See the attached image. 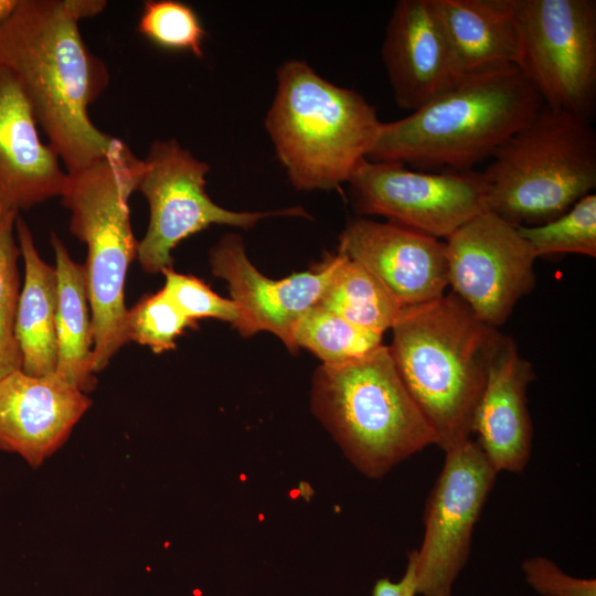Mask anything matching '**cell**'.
Masks as SVG:
<instances>
[{
    "mask_svg": "<svg viewBox=\"0 0 596 596\" xmlns=\"http://www.w3.org/2000/svg\"><path fill=\"white\" fill-rule=\"evenodd\" d=\"M106 6L104 0H20L0 26V65L20 82L39 128L67 172L123 142L88 115L108 87L110 73L85 43L78 24Z\"/></svg>",
    "mask_w": 596,
    "mask_h": 596,
    "instance_id": "cell-1",
    "label": "cell"
},
{
    "mask_svg": "<svg viewBox=\"0 0 596 596\" xmlns=\"http://www.w3.org/2000/svg\"><path fill=\"white\" fill-rule=\"evenodd\" d=\"M542 106L515 65L465 74L421 108L382 123L368 159L425 170H471L492 157Z\"/></svg>",
    "mask_w": 596,
    "mask_h": 596,
    "instance_id": "cell-2",
    "label": "cell"
},
{
    "mask_svg": "<svg viewBox=\"0 0 596 596\" xmlns=\"http://www.w3.org/2000/svg\"><path fill=\"white\" fill-rule=\"evenodd\" d=\"M389 345L400 376L444 451L472 434L490 354L501 333L454 292L404 307Z\"/></svg>",
    "mask_w": 596,
    "mask_h": 596,
    "instance_id": "cell-3",
    "label": "cell"
},
{
    "mask_svg": "<svg viewBox=\"0 0 596 596\" xmlns=\"http://www.w3.org/2000/svg\"><path fill=\"white\" fill-rule=\"evenodd\" d=\"M276 79L265 128L290 183L298 191L347 183L377 140L382 121L374 106L302 60L284 62Z\"/></svg>",
    "mask_w": 596,
    "mask_h": 596,
    "instance_id": "cell-4",
    "label": "cell"
},
{
    "mask_svg": "<svg viewBox=\"0 0 596 596\" xmlns=\"http://www.w3.org/2000/svg\"><path fill=\"white\" fill-rule=\"evenodd\" d=\"M143 170L124 141L113 152L67 172L61 195L71 212L70 231L87 245L84 264L93 337L94 372L104 370L126 344L125 280L137 258L129 198Z\"/></svg>",
    "mask_w": 596,
    "mask_h": 596,
    "instance_id": "cell-5",
    "label": "cell"
},
{
    "mask_svg": "<svg viewBox=\"0 0 596 596\" xmlns=\"http://www.w3.org/2000/svg\"><path fill=\"white\" fill-rule=\"evenodd\" d=\"M492 158L487 210L517 226L554 220L596 187L590 121L545 105Z\"/></svg>",
    "mask_w": 596,
    "mask_h": 596,
    "instance_id": "cell-6",
    "label": "cell"
},
{
    "mask_svg": "<svg viewBox=\"0 0 596 596\" xmlns=\"http://www.w3.org/2000/svg\"><path fill=\"white\" fill-rule=\"evenodd\" d=\"M313 404L349 458L370 477L437 443L389 345L344 364H322L315 375Z\"/></svg>",
    "mask_w": 596,
    "mask_h": 596,
    "instance_id": "cell-7",
    "label": "cell"
},
{
    "mask_svg": "<svg viewBox=\"0 0 596 596\" xmlns=\"http://www.w3.org/2000/svg\"><path fill=\"white\" fill-rule=\"evenodd\" d=\"M517 67L543 105L592 120L596 105V1L510 0Z\"/></svg>",
    "mask_w": 596,
    "mask_h": 596,
    "instance_id": "cell-8",
    "label": "cell"
},
{
    "mask_svg": "<svg viewBox=\"0 0 596 596\" xmlns=\"http://www.w3.org/2000/svg\"><path fill=\"white\" fill-rule=\"evenodd\" d=\"M143 160L137 191L149 204L147 232L138 242L137 259L147 273L172 267V251L179 243L211 225L252 228L270 216L309 214L301 206L276 211H232L224 209L205 191L207 162L199 160L174 138L155 140Z\"/></svg>",
    "mask_w": 596,
    "mask_h": 596,
    "instance_id": "cell-9",
    "label": "cell"
},
{
    "mask_svg": "<svg viewBox=\"0 0 596 596\" xmlns=\"http://www.w3.org/2000/svg\"><path fill=\"white\" fill-rule=\"evenodd\" d=\"M445 454L426 501L422 545L408 556L416 593L423 596H451L469 556L473 528L498 475L471 438Z\"/></svg>",
    "mask_w": 596,
    "mask_h": 596,
    "instance_id": "cell-10",
    "label": "cell"
},
{
    "mask_svg": "<svg viewBox=\"0 0 596 596\" xmlns=\"http://www.w3.org/2000/svg\"><path fill=\"white\" fill-rule=\"evenodd\" d=\"M347 183L359 214L382 215L438 240L487 210L486 178L472 170L413 171L363 159Z\"/></svg>",
    "mask_w": 596,
    "mask_h": 596,
    "instance_id": "cell-11",
    "label": "cell"
},
{
    "mask_svg": "<svg viewBox=\"0 0 596 596\" xmlns=\"http://www.w3.org/2000/svg\"><path fill=\"white\" fill-rule=\"evenodd\" d=\"M444 242L453 292L485 323L503 324L535 284L536 258L518 226L486 210Z\"/></svg>",
    "mask_w": 596,
    "mask_h": 596,
    "instance_id": "cell-12",
    "label": "cell"
},
{
    "mask_svg": "<svg viewBox=\"0 0 596 596\" xmlns=\"http://www.w3.org/2000/svg\"><path fill=\"white\" fill-rule=\"evenodd\" d=\"M209 260L212 273L228 285L240 312L238 332L244 337L259 331L274 333L295 352L296 327L318 305L334 269L336 254H327L312 270L272 279L251 262L243 240L226 234L210 249Z\"/></svg>",
    "mask_w": 596,
    "mask_h": 596,
    "instance_id": "cell-13",
    "label": "cell"
},
{
    "mask_svg": "<svg viewBox=\"0 0 596 596\" xmlns=\"http://www.w3.org/2000/svg\"><path fill=\"white\" fill-rule=\"evenodd\" d=\"M338 253L368 269L403 307L439 298L448 286L445 242L393 222L351 220Z\"/></svg>",
    "mask_w": 596,
    "mask_h": 596,
    "instance_id": "cell-14",
    "label": "cell"
},
{
    "mask_svg": "<svg viewBox=\"0 0 596 596\" xmlns=\"http://www.w3.org/2000/svg\"><path fill=\"white\" fill-rule=\"evenodd\" d=\"M91 405L86 393L56 373L34 376L17 370L0 380V449L41 467Z\"/></svg>",
    "mask_w": 596,
    "mask_h": 596,
    "instance_id": "cell-15",
    "label": "cell"
},
{
    "mask_svg": "<svg viewBox=\"0 0 596 596\" xmlns=\"http://www.w3.org/2000/svg\"><path fill=\"white\" fill-rule=\"evenodd\" d=\"M381 53L395 103L411 113L462 76L429 0L395 3Z\"/></svg>",
    "mask_w": 596,
    "mask_h": 596,
    "instance_id": "cell-16",
    "label": "cell"
},
{
    "mask_svg": "<svg viewBox=\"0 0 596 596\" xmlns=\"http://www.w3.org/2000/svg\"><path fill=\"white\" fill-rule=\"evenodd\" d=\"M533 377L531 363L513 339L501 334L472 416L476 443L498 472H521L529 461L533 432L526 389Z\"/></svg>",
    "mask_w": 596,
    "mask_h": 596,
    "instance_id": "cell-17",
    "label": "cell"
},
{
    "mask_svg": "<svg viewBox=\"0 0 596 596\" xmlns=\"http://www.w3.org/2000/svg\"><path fill=\"white\" fill-rule=\"evenodd\" d=\"M61 163L42 141L20 82L0 65V203L20 212L61 196L67 181Z\"/></svg>",
    "mask_w": 596,
    "mask_h": 596,
    "instance_id": "cell-18",
    "label": "cell"
},
{
    "mask_svg": "<svg viewBox=\"0 0 596 596\" xmlns=\"http://www.w3.org/2000/svg\"><path fill=\"white\" fill-rule=\"evenodd\" d=\"M461 75L517 65L519 41L510 0H429Z\"/></svg>",
    "mask_w": 596,
    "mask_h": 596,
    "instance_id": "cell-19",
    "label": "cell"
},
{
    "mask_svg": "<svg viewBox=\"0 0 596 596\" xmlns=\"http://www.w3.org/2000/svg\"><path fill=\"white\" fill-rule=\"evenodd\" d=\"M15 234L24 263L15 336L21 351V370L34 376L54 373L57 363L55 268L40 256L28 224L18 216Z\"/></svg>",
    "mask_w": 596,
    "mask_h": 596,
    "instance_id": "cell-20",
    "label": "cell"
},
{
    "mask_svg": "<svg viewBox=\"0 0 596 596\" xmlns=\"http://www.w3.org/2000/svg\"><path fill=\"white\" fill-rule=\"evenodd\" d=\"M51 244L57 279V363L54 373L87 394L95 389L96 377L86 270L84 264L72 259L66 246L54 233Z\"/></svg>",
    "mask_w": 596,
    "mask_h": 596,
    "instance_id": "cell-21",
    "label": "cell"
},
{
    "mask_svg": "<svg viewBox=\"0 0 596 596\" xmlns=\"http://www.w3.org/2000/svg\"><path fill=\"white\" fill-rule=\"evenodd\" d=\"M318 305L381 334L392 329L404 308L374 275L340 253Z\"/></svg>",
    "mask_w": 596,
    "mask_h": 596,
    "instance_id": "cell-22",
    "label": "cell"
},
{
    "mask_svg": "<svg viewBox=\"0 0 596 596\" xmlns=\"http://www.w3.org/2000/svg\"><path fill=\"white\" fill-rule=\"evenodd\" d=\"M383 334L354 324L319 305L298 322L294 341L306 348L326 365H338L361 359L382 343Z\"/></svg>",
    "mask_w": 596,
    "mask_h": 596,
    "instance_id": "cell-23",
    "label": "cell"
},
{
    "mask_svg": "<svg viewBox=\"0 0 596 596\" xmlns=\"http://www.w3.org/2000/svg\"><path fill=\"white\" fill-rule=\"evenodd\" d=\"M535 258L557 254L596 256V195L579 199L565 213L546 223L518 226Z\"/></svg>",
    "mask_w": 596,
    "mask_h": 596,
    "instance_id": "cell-24",
    "label": "cell"
},
{
    "mask_svg": "<svg viewBox=\"0 0 596 596\" xmlns=\"http://www.w3.org/2000/svg\"><path fill=\"white\" fill-rule=\"evenodd\" d=\"M19 211L0 203V380L20 370L22 356L15 336V317L20 296L18 258L14 238Z\"/></svg>",
    "mask_w": 596,
    "mask_h": 596,
    "instance_id": "cell-25",
    "label": "cell"
},
{
    "mask_svg": "<svg viewBox=\"0 0 596 596\" xmlns=\"http://www.w3.org/2000/svg\"><path fill=\"white\" fill-rule=\"evenodd\" d=\"M137 31L155 45L173 52L203 57L205 29L195 10L177 0H148L143 3Z\"/></svg>",
    "mask_w": 596,
    "mask_h": 596,
    "instance_id": "cell-26",
    "label": "cell"
},
{
    "mask_svg": "<svg viewBox=\"0 0 596 596\" xmlns=\"http://www.w3.org/2000/svg\"><path fill=\"white\" fill-rule=\"evenodd\" d=\"M161 289L142 297L127 311V341L149 347L155 353L175 349V340L187 328L195 327Z\"/></svg>",
    "mask_w": 596,
    "mask_h": 596,
    "instance_id": "cell-27",
    "label": "cell"
},
{
    "mask_svg": "<svg viewBox=\"0 0 596 596\" xmlns=\"http://www.w3.org/2000/svg\"><path fill=\"white\" fill-rule=\"evenodd\" d=\"M162 274V290L190 320L196 322L198 319L212 318L236 327L240 312L232 299L221 297L203 280L179 274L172 267L164 269Z\"/></svg>",
    "mask_w": 596,
    "mask_h": 596,
    "instance_id": "cell-28",
    "label": "cell"
},
{
    "mask_svg": "<svg viewBox=\"0 0 596 596\" xmlns=\"http://www.w3.org/2000/svg\"><path fill=\"white\" fill-rule=\"evenodd\" d=\"M526 582L543 596H596V581L568 576L543 556L522 563Z\"/></svg>",
    "mask_w": 596,
    "mask_h": 596,
    "instance_id": "cell-29",
    "label": "cell"
},
{
    "mask_svg": "<svg viewBox=\"0 0 596 596\" xmlns=\"http://www.w3.org/2000/svg\"><path fill=\"white\" fill-rule=\"evenodd\" d=\"M416 586L412 566L407 563L404 576L396 583L389 578L376 582L373 596H415Z\"/></svg>",
    "mask_w": 596,
    "mask_h": 596,
    "instance_id": "cell-30",
    "label": "cell"
},
{
    "mask_svg": "<svg viewBox=\"0 0 596 596\" xmlns=\"http://www.w3.org/2000/svg\"><path fill=\"white\" fill-rule=\"evenodd\" d=\"M20 0H0V26L12 15Z\"/></svg>",
    "mask_w": 596,
    "mask_h": 596,
    "instance_id": "cell-31",
    "label": "cell"
}]
</instances>
